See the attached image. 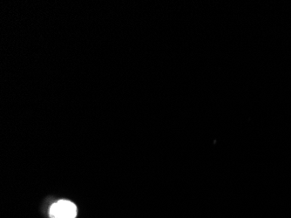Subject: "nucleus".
Returning <instances> with one entry per match:
<instances>
[{"label": "nucleus", "instance_id": "1", "mask_svg": "<svg viewBox=\"0 0 291 218\" xmlns=\"http://www.w3.org/2000/svg\"><path fill=\"white\" fill-rule=\"evenodd\" d=\"M51 218H75L77 215V207L67 200H59L50 208Z\"/></svg>", "mask_w": 291, "mask_h": 218}]
</instances>
